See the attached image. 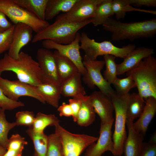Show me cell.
I'll use <instances>...</instances> for the list:
<instances>
[{
    "label": "cell",
    "instance_id": "22",
    "mask_svg": "<svg viewBox=\"0 0 156 156\" xmlns=\"http://www.w3.org/2000/svg\"><path fill=\"white\" fill-rule=\"evenodd\" d=\"M79 99L81 103L76 122L80 126L86 127L95 121L96 113L89 96L81 95L75 98Z\"/></svg>",
    "mask_w": 156,
    "mask_h": 156
},
{
    "label": "cell",
    "instance_id": "5",
    "mask_svg": "<svg viewBox=\"0 0 156 156\" xmlns=\"http://www.w3.org/2000/svg\"><path fill=\"white\" fill-rule=\"evenodd\" d=\"M80 49L85 53L84 60H96L99 56L106 55L124 59L136 47L135 44H129L119 47L113 44L110 41L97 42L89 38L84 32L80 34Z\"/></svg>",
    "mask_w": 156,
    "mask_h": 156
},
{
    "label": "cell",
    "instance_id": "12",
    "mask_svg": "<svg viewBox=\"0 0 156 156\" xmlns=\"http://www.w3.org/2000/svg\"><path fill=\"white\" fill-rule=\"evenodd\" d=\"M113 121L106 123H101L99 137L96 141L87 148L83 156H101L105 152H112L114 143L112 129Z\"/></svg>",
    "mask_w": 156,
    "mask_h": 156
},
{
    "label": "cell",
    "instance_id": "25",
    "mask_svg": "<svg viewBox=\"0 0 156 156\" xmlns=\"http://www.w3.org/2000/svg\"><path fill=\"white\" fill-rule=\"evenodd\" d=\"M145 101L138 93L130 94L126 111V121L133 122L139 118L145 107Z\"/></svg>",
    "mask_w": 156,
    "mask_h": 156
},
{
    "label": "cell",
    "instance_id": "28",
    "mask_svg": "<svg viewBox=\"0 0 156 156\" xmlns=\"http://www.w3.org/2000/svg\"><path fill=\"white\" fill-rule=\"evenodd\" d=\"M112 0H103L97 6L92 23L95 26L102 25L106 20L114 14Z\"/></svg>",
    "mask_w": 156,
    "mask_h": 156
},
{
    "label": "cell",
    "instance_id": "11",
    "mask_svg": "<svg viewBox=\"0 0 156 156\" xmlns=\"http://www.w3.org/2000/svg\"><path fill=\"white\" fill-rule=\"evenodd\" d=\"M0 88L7 97L14 101H18L21 96H28L34 98L43 104L46 103L34 86L18 80L10 81L0 76Z\"/></svg>",
    "mask_w": 156,
    "mask_h": 156
},
{
    "label": "cell",
    "instance_id": "36",
    "mask_svg": "<svg viewBox=\"0 0 156 156\" xmlns=\"http://www.w3.org/2000/svg\"><path fill=\"white\" fill-rule=\"evenodd\" d=\"M27 144L25 138L18 134H14L8 139L6 148L7 150L22 152L24 146Z\"/></svg>",
    "mask_w": 156,
    "mask_h": 156
},
{
    "label": "cell",
    "instance_id": "4",
    "mask_svg": "<svg viewBox=\"0 0 156 156\" xmlns=\"http://www.w3.org/2000/svg\"><path fill=\"white\" fill-rule=\"evenodd\" d=\"M131 77L138 94L144 100L156 99V59L152 55L144 59L134 68L126 73Z\"/></svg>",
    "mask_w": 156,
    "mask_h": 156
},
{
    "label": "cell",
    "instance_id": "45",
    "mask_svg": "<svg viewBox=\"0 0 156 156\" xmlns=\"http://www.w3.org/2000/svg\"><path fill=\"white\" fill-rule=\"evenodd\" d=\"M7 150L6 148L0 144V156H3L6 153Z\"/></svg>",
    "mask_w": 156,
    "mask_h": 156
},
{
    "label": "cell",
    "instance_id": "47",
    "mask_svg": "<svg viewBox=\"0 0 156 156\" xmlns=\"http://www.w3.org/2000/svg\"><path fill=\"white\" fill-rule=\"evenodd\" d=\"M1 109V108L0 107V109Z\"/></svg>",
    "mask_w": 156,
    "mask_h": 156
},
{
    "label": "cell",
    "instance_id": "44",
    "mask_svg": "<svg viewBox=\"0 0 156 156\" xmlns=\"http://www.w3.org/2000/svg\"><path fill=\"white\" fill-rule=\"evenodd\" d=\"M7 150L3 156H22V152L10 149Z\"/></svg>",
    "mask_w": 156,
    "mask_h": 156
},
{
    "label": "cell",
    "instance_id": "33",
    "mask_svg": "<svg viewBox=\"0 0 156 156\" xmlns=\"http://www.w3.org/2000/svg\"><path fill=\"white\" fill-rule=\"evenodd\" d=\"M5 111L1 108L0 109V144L6 148L8 139V133L16 125L15 122H10L7 120Z\"/></svg>",
    "mask_w": 156,
    "mask_h": 156
},
{
    "label": "cell",
    "instance_id": "30",
    "mask_svg": "<svg viewBox=\"0 0 156 156\" xmlns=\"http://www.w3.org/2000/svg\"><path fill=\"white\" fill-rule=\"evenodd\" d=\"M59 119L54 114H46L38 113L35 116L32 128L37 132L43 133L45 128L49 126H55L59 123Z\"/></svg>",
    "mask_w": 156,
    "mask_h": 156
},
{
    "label": "cell",
    "instance_id": "24",
    "mask_svg": "<svg viewBox=\"0 0 156 156\" xmlns=\"http://www.w3.org/2000/svg\"><path fill=\"white\" fill-rule=\"evenodd\" d=\"M77 0H48L45 12V20H51L61 12L69 11Z\"/></svg>",
    "mask_w": 156,
    "mask_h": 156
},
{
    "label": "cell",
    "instance_id": "21",
    "mask_svg": "<svg viewBox=\"0 0 156 156\" xmlns=\"http://www.w3.org/2000/svg\"><path fill=\"white\" fill-rule=\"evenodd\" d=\"M81 75L78 72L63 81L60 85L61 95L73 98L85 95L86 92L81 83Z\"/></svg>",
    "mask_w": 156,
    "mask_h": 156
},
{
    "label": "cell",
    "instance_id": "10",
    "mask_svg": "<svg viewBox=\"0 0 156 156\" xmlns=\"http://www.w3.org/2000/svg\"><path fill=\"white\" fill-rule=\"evenodd\" d=\"M80 34L78 32L75 38L71 43L67 44H58L51 40H45L42 42L44 48L55 49L61 55L72 61L77 67L79 71L83 76L86 73V70L83 64L80 49Z\"/></svg>",
    "mask_w": 156,
    "mask_h": 156
},
{
    "label": "cell",
    "instance_id": "27",
    "mask_svg": "<svg viewBox=\"0 0 156 156\" xmlns=\"http://www.w3.org/2000/svg\"><path fill=\"white\" fill-rule=\"evenodd\" d=\"M27 134L33 143L35 156H46L48 146V136L44 132L34 131L32 127L26 130Z\"/></svg>",
    "mask_w": 156,
    "mask_h": 156
},
{
    "label": "cell",
    "instance_id": "41",
    "mask_svg": "<svg viewBox=\"0 0 156 156\" xmlns=\"http://www.w3.org/2000/svg\"><path fill=\"white\" fill-rule=\"evenodd\" d=\"M128 2L130 5H133L135 7L156 6V0H127Z\"/></svg>",
    "mask_w": 156,
    "mask_h": 156
},
{
    "label": "cell",
    "instance_id": "20",
    "mask_svg": "<svg viewBox=\"0 0 156 156\" xmlns=\"http://www.w3.org/2000/svg\"><path fill=\"white\" fill-rule=\"evenodd\" d=\"M34 87L45 102L55 108L59 107L61 95L60 85L51 81H45Z\"/></svg>",
    "mask_w": 156,
    "mask_h": 156
},
{
    "label": "cell",
    "instance_id": "7",
    "mask_svg": "<svg viewBox=\"0 0 156 156\" xmlns=\"http://www.w3.org/2000/svg\"><path fill=\"white\" fill-rule=\"evenodd\" d=\"M0 10L14 25L18 23L25 24L30 27L36 33L50 25L47 21L40 20L34 14L16 4L13 0H0Z\"/></svg>",
    "mask_w": 156,
    "mask_h": 156
},
{
    "label": "cell",
    "instance_id": "17",
    "mask_svg": "<svg viewBox=\"0 0 156 156\" xmlns=\"http://www.w3.org/2000/svg\"><path fill=\"white\" fill-rule=\"evenodd\" d=\"M152 48L141 47L135 48L117 64V75H122L135 67L142 59L154 53Z\"/></svg>",
    "mask_w": 156,
    "mask_h": 156
},
{
    "label": "cell",
    "instance_id": "32",
    "mask_svg": "<svg viewBox=\"0 0 156 156\" xmlns=\"http://www.w3.org/2000/svg\"><path fill=\"white\" fill-rule=\"evenodd\" d=\"M46 156H64L62 144L56 132L48 136V146Z\"/></svg>",
    "mask_w": 156,
    "mask_h": 156
},
{
    "label": "cell",
    "instance_id": "38",
    "mask_svg": "<svg viewBox=\"0 0 156 156\" xmlns=\"http://www.w3.org/2000/svg\"><path fill=\"white\" fill-rule=\"evenodd\" d=\"M24 104L21 101H16L7 97L0 88V107L5 110H11L23 107Z\"/></svg>",
    "mask_w": 156,
    "mask_h": 156
},
{
    "label": "cell",
    "instance_id": "19",
    "mask_svg": "<svg viewBox=\"0 0 156 156\" xmlns=\"http://www.w3.org/2000/svg\"><path fill=\"white\" fill-rule=\"evenodd\" d=\"M144 100L145 105L144 109L138 120L133 124L134 130L144 136L156 113V99L150 97Z\"/></svg>",
    "mask_w": 156,
    "mask_h": 156
},
{
    "label": "cell",
    "instance_id": "1",
    "mask_svg": "<svg viewBox=\"0 0 156 156\" xmlns=\"http://www.w3.org/2000/svg\"><path fill=\"white\" fill-rule=\"evenodd\" d=\"M103 29L112 33L113 40L128 39L133 41L140 38H152L156 34V18L127 23L109 17L102 25Z\"/></svg>",
    "mask_w": 156,
    "mask_h": 156
},
{
    "label": "cell",
    "instance_id": "26",
    "mask_svg": "<svg viewBox=\"0 0 156 156\" xmlns=\"http://www.w3.org/2000/svg\"><path fill=\"white\" fill-rule=\"evenodd\" d=\"M19 6L26 9L42 21L45 20V12L48 0H13Z\"/></svg>",
    "mask_w": 156,
    "mask_h": 156
},
{
    "label": "cell",
    "instance_id": "6",
    "mask_svg": "<svg viewBox=\"0 0 156 156\" xmlns=\"http://www.w3.org/2000/svg\"><path fill=\"white\" fill-rule=\"evenodd\" d=\"M130 93L120 95L115 91L111 96L115 114L114 132L112 136L114 156H121L123 153V146L127 135L126 129V111Z\"/></svg>",
    "mask_w": 156,
    "mask_h": 156
},
{
    "label": "cell",
    "instance_id": "8",
    "mask_svg": "<svg viewBox=\"0 0 156 156\" xmlns=\"http://www.w3.org/2000/svg\"><path fill=\"white\" fill-rule=\"evenodd\" d=\"M55 132L59 136L63 146L64 156H79L83 151L98 138L85 134L73 133L60 126H55Z\"/></svg>",
    "mask_w": 156,
    "mask_h": 156
},
{
    "label": "cell",
    "instance_id": "42",
    "mask_svg": "<svg viewBox=\"0 0 156 156\" xmlns=\"http://www.w3.org/2000/svg\"><path fill=\"white\" fill-rule=\"evenodd\" d=\"M6 16L3 12L0 10V32L9 29L14 25L8 20Z\"/></svg>",
    "mask_w": 156,
    "mask_h": 156
},
{
    "label": "cell",
    "instance_id": "2",
    "mask_svg": "<svg viewBox=\"0 0 156 156\" xmlns=\"http://www.w3.org/2000/svg\"><path fill=\"white\" fill-rule=\"evenodd\" d=\"M5 71L13 72L18 80L33 86L43 81L42 73L37 62L23 51L20 52L17 59L10 57L7 53L0 59V76Z\"/></svg>",
    "mask_w": 156,
    "mask_h": 156
},
{
    "label": "cell",
    "instance_id": "14",
    "mask_svg": "<svg viewBox=\"0 0 156 156\" xmlns=\"http://www.w3.org/2000/svg\"><path fill=\"white\" fill-rule=\"evenodd\" d=\"M37 59L42 73L43 82L50 81L61 85L54 53L44 48H39L37 51Z\"/></svg>",
    "mask_w": 156,
    "mask_h": 156
},
{
    "label": "cell",
    "instance_id": "46",
    "mask_svg": "<svg viewBox=\"0 0 156 156\" xmlns=\"http://www.w3.org/2000/svg\"><path fill=\"white\" fill-rule=\"evenodd\" d=\"M156 133H154L151 136L149 142L153 144H156Z\"/></svg>",
    "mask_w": 156,
    "mask_h": 156
},
{
    "label": "cell",
    "instance_id": "13",
    "mask_svg": "<svg viewBox=\"0 0 156 156\" xmlns=\"http://www.w3.org/2000/svg\"><path fill=\"white\" fill-rule=\"evenodd\" d=\"M103 0H77L71 9L64 13L68 21L81 23L92 19L98 5Z\"/></svg>",
    "mask_w": 156,
    "mask_h": 156
},
{
    "label": "cell",
    "instance_id": "16",
    "mask_svg": "<svg viewBox=\"0 0 156 156\" xmlns=\"http://www.w3.org/2000/svg\"><path fill=\"white\" fill-rule=\"evenodd\" d=\"M14 25L12 41L7 54L10 57L17 59L21 49L31 40L33 31L30 27L23 23Z\"/></svg>",
    "mask_w": 156,
    "mask_h": 156
},
{
    "label": "cell",
    "instance_id": "9",
    "mask_svg": "<svg viewBox=\"0 0 156 156\" xmlns=\"http://www.w3.org/2000/svg\"><path fill=\"white\" fill-rule=\"evenodd\" d=\"M83 62L86 70L82 78L84 83L91 89L96 86L100 91L110 97L115 91L101 74V70L105 65L104 60H83Z\"/></svg>",
    "mask_w": 156,
    "mask_h": 156
},
{
    "label": "cell",
    "instance_id": "31",
    "mask_svg": "<svg viewBox=\"0 0 156 156\" xmlns=\"http://www.w3.org/2000/svg\"><path fill=\"white\" fill-rule=\"evenodd\" d=\"M104 56L105 69L103 73V77L110 84H112L117 77V64L115 62L116 57L110 55Z\"/></svg>",
    "mask_w": 156,
    "mask_h": 156
},
{
    "label": "cell",
    "instance_id": "15",
    "mask_svg": "<svg viewBox=\"0 0 156 156\" xmlns=\"http://www.w3.org/2000/svg\"><path fill=\"white\" fill-rule=\"evenodd\" d=\"M95 113L99 117L101 123H106L114 120V110L110 98L100 91H94L89 95Z\"/></svg>",
    "mask_w": 156,
    "mask_h": 156
},
{
    "label": "cell",
    "instance_id": "35",
    "mask_svg": "<svg viewBox=\"0 0 156 156\" xmlns=\"http://www.w3.org/2000/svg\"><path fill=\"white\" fill-rule=\"evenodd\" d=\"M16 125L32 126L35 119L34 113L31 111H23L17 112L15 116Z\"/></svg>",
    "mask_w": 156,
    "mask_h": 156
},
{
    "label": "cell",
    "instance_id": "29",
    "mask_svg": "<svg viewBox=\"0 0 156 156\" xmlns=\"http://www.w3.org/2000/svg\"><path fill=\"white\" fill-rule=\"evenodd\" d=\"M112 7L117 20L123 18L126 12L131 11H137L156 14L155 10H148L136 8L131 6L127 0H114L112 1Z\"/></svg>",
    "mask_w": 156,
    "mask_h": 156
},
{
    "label": "cell",
    "instance_id": "18",
    "mask_svg": "<svg viewBox=\"0 0 156 156\" xmlns=\"http://www.w3.org/2000/svg\"><path fill=\"white\" fill-rule=\"evenodd\" d=\"M133 122L126 121L128 134L123 146L124 156H140L143 144L144 135L133 129Z\"/></svg>",
    "mask_w": 156,
    "mask_h": 156
},
{
    "label": "cell",
    "instance_id": "43",
    "mask_svg": "<svg viewBox=\"0 0 156 156\" xmlns=\"http://www.w3.org/2000/svg\"><path fill=\"white\" fill-rule=\"evenodd\" d=\"M57 110L61 116L70 117L73 116L72 111L69 104H66L65 102L63 103L62 105L57 108Z\"/></svg>",
    "mask_w": 156,
    "mask_h": 156
},
{
    "label": "cell",
    "instance_id": "34",
    "mask_svg": "<svg viewBox=\"0 0 156 156\" xmlns=\"http://www.w3.org/2000/svg\"><path fill=\"white\" fill-rule=\"evenodd\" d=\"M112 84L116 90V92L120 95L129 93L131 89L136 87L134 81L130 76L123 79L117 77Z\"/></svg>",
    "mask_w": 156,
    "mask_h": 156
},
{
    "label": "cell",
    "instance_id": "40",
    "mask_svg": "<svg viewBox=\"0 0 156 156\" xmlns=\"http://www.w3.org/2000/svg\"><path fill=\"white\" fill-rule=\"evenodd\" d=\"M69 104L72 111L73 115L72 117L73 120L76 122L78 114L80 108L81 101L78 99L73 98L69 99Z\"/></svg>",
    "mask_w": 156,
    "mask_h": 156
},
{
    "label": "cell",
    "instance_id": "39",
    "mask_svg": "<svg viewBox=\"0 0 156 156\" xmlns=\"http://www.w3.org/2000/svg\"><path fill=\"white\" fill-rule=\"evenodd\" d=\"M140 156H156V144L144 142Z\"/></svg>",
    "mask_w": 156,
    "mask_h": 156
},
{
    "label": "cell",
    "instance_id": "3",
    "mask_svg": "<svg viewBox=\"0 0 156 156\" xmlns=\"http://www.w3.org/2000/svg\"><path fill=\"white\" fill-rule=\"evenodd\" d=\"M92 19H91L81 23H74L68 20L64 13L62 14L57 16L53 24L36 33L31 42L34 43L49 40L59 44H69L75 39L80 29L92 23Z\"/></svg>",
    "mask_w": 156,
    "mask_h": 156
},
{
    "label": "cell",
    "instance_id": "37",
    "mask_svg": "<svg viewBox=\"0 0 156 156\" xmlns=\"http://www.w3.org/2000/svg\"><path fill=\"white\" fill-rule=\"evenodd\" d=\"M14 25L9 29L0 32V54L9 50L12 44Z\"/></svg>",
    "mask_w": 156,
    "mask_h": 156
},
{
    "label": "cell",
    "instance_id": "23",
    "mask_svg": "<svg viewBox=\"0 0 156 156\" xmlns=\"http://www.w3.org/2000/svg\"><path fill=\"white\" fill-rule=\"evenodd\" d=\"M58 75L61 83L79 72L75 64L56 50L54 52Z\"/></svg>",
    "mask_w": 156,
    "mask_h": 156
}]
</instances>
